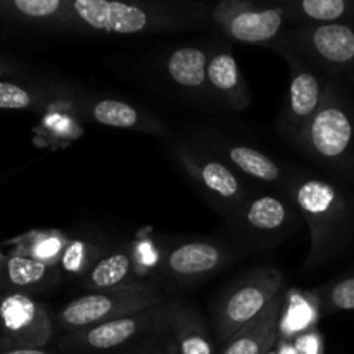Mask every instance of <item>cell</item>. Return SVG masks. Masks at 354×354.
<instances>
[{
	"instance_id": "6da1fadb",
	"label": "cell",
	"mask_w": 354,
	"mask_h": 354,
	"mask_svg": "<svg viewBox=\"0 0 354 354\" xmlns=\"http://www.w3.org/2000/svg\"><path fill=\"white\" fill-rule=\"evenodd\" d=\"M287 197L310 230L304 272L341 258L354 242V196L342 183L301 168L290 169Z\"/></svg>"
},
{
	"instance_id": "7a4b0ae2",
	"label": "cell",
	"mask_w": 354,
	"mask_h": 354,
	"mask_svg": "<svg viewBox=\"0 0 354 354\" xmlns=\"http://www.w3.org/2000/svg\"><path fill=\"white\" fill-rule=\"evenodd\" d=\"M206 26L203 2H69V33L75 35H151Z\"/></svg>"
},
{
	"instance_id": "3957f363",
	"label": "cell",
	"mask_w": 354,
	"mask_h": 354,
	"mask_svg": "<svg viewBox=\"0 0 354 354\" xmlns=\"http://www.w3.org/2000/svg\"><path fill=\"white\" fill-rule=\"evenodd\" d=\"M292 147L335 182L354 185V97L342 83L328 80L317 114Z\"/></svg>"
},
{
	"instance_id": "277c9868",
	"label": "cell",
	"mask_w": 354,
	"mask_h": 354,
	"mask_svg": "<svg viewBox=\"0 0 354 354\" xmlns=\"http://www.w3.org/2000/svg\"><path fill=\"white\" fill-rule=\"evenodd\" d=\"M169 152L204 199L234 223L241 207L251 197L241 175L213 152L190 142H171Z\"/></svg>"
},
{
	"instance_id": "5b68a950",
	"label": "cell",
	"mask_w": 354,
	"mask_h": 354,
	"mask_svg": "<svg viewBox=\"0 0 354 354\" xmlns=\"http://www.w3.org/2000/svg\"><path fill=\"white\" fill-rule=\"evenodd\" d=\"M283 275L275 266L254 268L223 289L211 308L214 335L227 344L241 328L254 320L280 292Z\"/></svg>"
},
{
	"instance_id": "8992f818",
	"label": "cell",
	"mask_w": 354,
	"mask_h": 354,
	"mask_svg": "<svg viewBox=\"0 0 354 354\" xmlns=\"http://www.w3.org/2000/svg\"><path fill=\"white\" fill-rule=\"evenodd\" d=\"M162 304H166L165 294L154 283L131 282L118 289L88 292L71 301L57 313V325L71 334L102 322L154 310Z\"/></svg>"
},
{
	"instance_id": "52a82bcc",
	"label": "cell",
	"mask_w": 354,
	"mask_h": 354,
	"mask_svg": "<svg viewBox=\"0 0 354 354\" xmlns=\"http://www.w3.org/2000/svg\"><path fill=\"white\" fill-rule=\"evenodd\" d=\"M282 40L325 78L354 82V21L289 28Z\"/></svg>"
},
{
	"instance_id": "ba28073f",
	"label": "cell",
	"mask_w": 354,
	"mask_h": 354,
	"mask_svg": "<svg viewBox=\"0 0 354 354\" xmlns=\"http://www.w3.org/2000/svg\"><path fill=\"white\" fill-rule=\"evenodd\" d=\"M270 48L282 55L283 61L289 66V92L277 120V133L280 135V138L294 145L311 118L317 114L325 88H327L328 78L315 71L282 38Z\"/></svg>"
},
{
	"instance_id": "9c48e42d",
	"label": "cell",
	"mask_w": 354,
	"mask_h": 354,
	"mask_svg": "<svg viewBox=\"0 0 354 354\" xmlns=\"http://www.w3.org/2000/svg\"><path fill=\"white\" fill-rule=\"evenodd\" d=\"M296 206L286 194H258L249 197L232 225L254 244L275 245L297 227Z\"/></svg>"
},
{
	"instance_id": "30bf717a",
	"label": "cell",
	"mask_w": 354,
	"mask_h": 354,
	"mask_svg": "<svg viewBox=\"0 0 354 354\" xmlns=\"http://www.w3.org/2000/svg\"><path fill=\"white\" fill-rule=\"evenodd\" d=\"M0 348L6 344L9 349H44L54 334V320L47 308L23 292L0 297Z\"/></svg>"
},
{
	"instance_id": "8fae6325",
	"label": "cell",
	"mask_w": 354,
	"mask_h": 354,
	"mask_svg": "<svg viewBox=\"0 0 354 354\" xmlns=\"http://www.w3.org/2000/svg\"><path fill=\"white\" fill-rule=\"evenodd\" d=\"M165 304L154 310L102 322L83 330L71 332L61 339V348L69 351H109L127 344L147 330H161Z\"/></svg>"
},
{
	"instance_id": "7c38bea8",
	"label": "cell",
	"mask_w": 354,
	"mask_h": 354,
	"mask_svg": "<svg viewBox=\"0 0 354 354\" xmlns=\"http://www.w3.org/2000/svg\"><path fill=\"white\" fill-rule=\"evenodd\" d=\"M204 144L213 149V154L227 162L234 171L241 173L245 178L279 189L286 192L290 180V168H283L279 161L270 158L259 149L248 144H239L227 137L214 133H206L203 137Z\"/></svg>"
},
{
	"instance_id": "4fadbf2b",
	"label": "cell",
	"mask_w": 354,
	"mask_h": 354,
	"mask_svg": "<svg viewBox=\"0 0 354 354\" xmlns=\"http://www.w3.org/2000/svg\"><path fill=\"white\" fill-rule=\"evenodd\" d=\"M287 24L289 21L279 3L249 0L244 9L239 10L218 30L230 40L270 48L286 35L289 30Z\"/></svg>"
},
{
	"instance_id": "5bb4252c",
	"label": "cell",
	"mask_w": 354,
	"mask_h": 354,
	"mask_svg": "<svg viewBox=\"0 0 354 354\" xmlns=\"http://www.w3.org/2000/svg\"><path fill=\"white\" fill-rule=\"evenodd\" d=\"M75 107L82 116L97 124L120 130L140 131L166 138L169 135L168 127L156 114L140 109L127 100L102 97V99H76Z\"/></svg>"
},
{
	"instance_id": "9a60e30c",
	"label": "cell",
	"mask_w": 354,
	"mask_h": 354,
	"mask_svg": "<svg viewBox=\"0 0 354 354\" xmlns=\"http://www.w3.org/2000/svg\"><path fill=\"white\" fill-rule=\"evenodd\" d=\"M230 261V251L213 241H187L169 249L162 258V270L178 282L209 279Z\"/></svg>"
},
{
	"instance_id": "2e32d148",
	"label": "cell",
	"mask_w": 354,
	"mask_h": 354,
	"mask_svg": "<svg viewBox=\"0 0 354 354\" xmlns=\"http://www.w3.org/2000/svg\"><path fill=\"white\" fill-rule=\"evenodd\" d=\"M207 92L216 102L234 111H245L251 106V90L227 45H211L207 61Z\"/></svg>"
},
{
	"instance_id": "e0dca14e",
	"label": "cell",
	"mask_w": 354,
	"mask_h": 354,
	"mask_svg": "<svg viewBox=\"0 0 354 354\" xmlns=\"http://www.w3.org/2000/svg\"><path fill=\"white\" fill-rule=\"evenodd\" d=\"M161 330L169 332L178 354H214V344L203 315L185 301L165 304Z\"/></svg>"
},
{
	"instance_id": "ac0fdd59",
	"label": "cell",
	"mask_w": 354,
	"mask_h": 354,
	"mask_svg": "<svg viewBox=\"0 0 354 354\" xmlns=\"http://www.w3.org/2000/svg\"><path fill=\"white\" fill-rule=\"evenodd\" d=\"M286 306V292H280L254 320L237 332L221 354H266L275 348L280 332V320Z\"/></svg>"
},
{
	"instance_id": "d6986e66",
	"label": "cell",
	"mask_w": 354,
	"mask_h": 354,
	"mask_svg": "<svg viewBox=\"0 0 354 354\" xmlns=\"http://www.w3.org/2000/svg\"><path fill=\"white\" fill-rule=\"evenodd\" d=\"M211 47L183 45L173 48L165 61V73L169 82L187 95L209 97L207 92V61Z\"/></svg>"
},
{
	"instance_id": "ffe728a7",
	"label": "cell",
	"mask_w": 354,
	"mask_h": 354,
	"mask_svg": "<svg viewBox=\"0 0 354 354\" xmlns=\"http://www.w3.org/2000/svg\"><path fill=\"white\" fill-rule=\"evenodd\" d=\"M71 0H0V16L28 26L69 33Z\"/></svg>"
},
{
	"instance_id": "44dd1931",
	"label": "cell",
	"mask_w": 354,
	"mask_h": 354,
	"mask_svg": "<svg viewBox=\"0 0 354 354\" xmlns=\"http://www.w3.org/2000/svg\"><path fill=\"white\" fill-rule=\"evenodd\" d=\"M290 28L354 21V0H286L279 2Z\"/></svg>"
},
{
	"instance_id": "7402d4cb",
	"label": "cell",
	"mask_w": 354,
	"mask_h": 354,
	"mask_svg": "<svg viewBox=\"0 0 354 354\" xmlns=\"http://www.w3.org/2000/svg\"><path fill=\"white\" fill-rule=\"evenodd\" d=\"M57 268L59 266L45 265L28 256L10 254L3 261L0 273L3 280L16 289H44L55 282L59 277Z\"/></svg>"
},
{
	"instance_id": "603a6c76",
	"label": "cell",
	"mask_w": 354,
	"mask_h": 354,
	"mask_svg": "<svg viewBox=\"0 0 354 354\" xmlns=\"http://www.w3.org/2000/svg\"><path fill=\"white\" fill-rule=\"evenodd\" d=\"M133 259L128 251H116L106 254L88 273L83 277V287L92 292L118 289L131 283Z\"/></svg>"
},
{
	"instance_id": "cb8c5ba5",
	"label": "cell",
	"mask_w": 354,
	"mask_h": 354,
	"mask_svg": "<svg viewBox=\"0 0 354 354\" xmlns=\"http://www.w3.org/2000/svg\"><path fill=\"white\" fill-rule=\"evenodd\" d=\"M59 99L62 97H59L55 86L48 88V86L33 85V83L24 85V83L16 82H0V109H37Z\"/></svg>"
},
{
	"instance_id": "d4e9b609",
	"label": "cell",
	"mask_w": 354,
	"mask_h": 354,
	"mask_svg": "<svg viewBox=\"0 0 354 354\" xmlns=\"http://www.w3.org/2000/svg\"><path fill=\"white\" fill-rule=\"evenodd\" d=\"M69 241L71 239H68V235L57 230L35 232V234H28L17 241V248L12 254L28 256V258H33L45 265L59 266Z\"/></svg>"
},
{
	"instance_id": "484cf974",
	"label": "cell",
	"mask_w": 354,
	"mask_h": 354,
	"mask_svg": "<svg viewBox=\"0 0 354 354\" xmlns=\"http://www.w3.org/2000/svg\"><path fill=\"white\" fill-rule=\"evenodd\" d=\"M320 315H334L341 311H354V275L332 280L313 290Z\"/></svg>"
},
{
	"instance_id": "4316f807",
	"label": "cell",
	"mask_w": 354,
	"mask_h": 354,
	"mask_svg": "<svg viewBox=\"0 0 354 354\" xmlns=\"http://www.w3.org/2000/svg\"><path fill=\"white\" fill-rule=\"evenodd\" d=\"M102 249L82 239H71L64 249L59 268L75 277H86V273L102 259Z\"/></svg>"
},
{
	"instance_id": "83f0119b",
	"label": "cell",
	"mask_w": 354,
	"mask_h": 354,
	"mask_svg": "<svg viewBox=\"0 0 354 354\" xmlns=\"http://www.w3.org/2000/svg\"><path fill=\"white\" fill-rule=\"evenodd\" d=\"M0 354H52L45 349H30V348H14V349H0Z\"/></svg>"
},
{
	"instance_id": "f1b7e54d",
	"label": "cell",
	"mask_w": 354,
	"mask_h": 354,
	"mask_svg": "<svg viewBox=\"0 0 354 354\" xmlns=\"http://www.w3.org/2000/svg\"><path fill=\"white\" fill-rule=\"evenodd\" d=\"M21 69H17L14 64H9V62H2L0 61V76L2 75H16L19 73Z\"/></svg>"
},
{
	"instance_id": "f546056e",
	"label": "cell",
	"mask_w": 354,
	"mask_h": 354,
	"mask_svg": "<svg viewBox=\"0 0 354 354\" xmlns=\"http://www.w3.org/2000/svg\"><path fill=\"white\" fill-rule=\"evenodd\" d=\"M3 261H6V256H3V254H2V251H0V270H2Z\"/></svg>"
},
{
	"instance_id": "4dcf8cb0",
	"label": "cell",
	"mask_w": 354,
	"mask_h": 354,
	"mask_svg": "<svg viewBox=\"0 0 354 354\" xmlns=\"http://www.w3.org/2000/svg\"><path fill=\"white\" fill-rule=\"evenodd\" d=\"M266 354H280V349H277V348H272V349H270V351L266 353Z\"/></svg>"
}]
</instances>
